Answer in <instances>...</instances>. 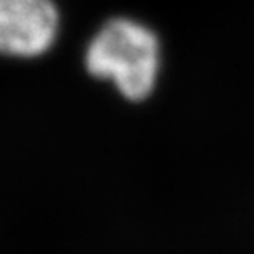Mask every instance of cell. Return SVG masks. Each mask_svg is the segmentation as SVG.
Segmentation results:
<instances>
[{
    "instance_id": "1",
    "label": "cell",
    "mask_w": 254,
    "mask_h": 254,
    "mask_svg": "<svg viewBox=\"0 0 254 254\" xmlns=\"http://www.w3.org/2000/svg\"><path fill=\"white\" fill-rule=\"evenodd\" d=\"M87 71L110 79L127 101H145L161 69V44L154 30L131 18H113L92 37L85 53Z\"/></svg>"
},
{
    "instance_id": "2",
    "label": "cell",
    "mask_w": 254,
    "mask_h": 254,
    "mask_svg": "<svg viewBox=\"0 0 254 254\" xmlns=\"http://www.w3.org/2000/svg\"><path fill=\"white\" fill-rule=\"evenodd\" d=\"M57 32L53 0H0V55L39 57L52 48Z\"/></svg>"
}]
</instances>
